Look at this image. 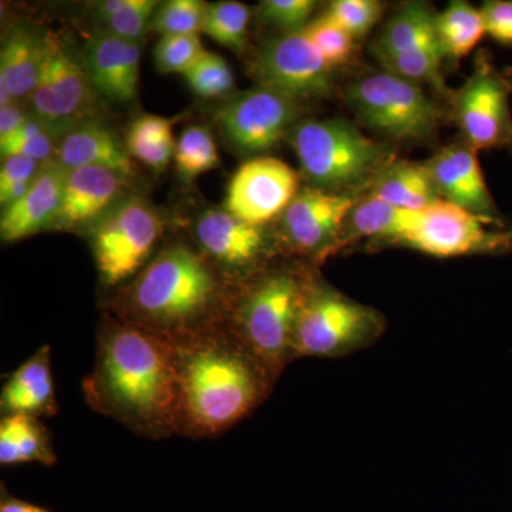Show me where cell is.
Here are the masks:
<instances>
[{"label": "cell", "mask_w": 512, "mask_h": 512, "mask_svg": "<svg viewBox=\"0 0 512 512\" xmlns=\"http://www.w3.org/2000/svg\"><path fill=\"white\" fill-rule=\"evenodd\" d=\"M375 325L372 311L338 292L306 286L292 357L332 356L355 345Z\"/></svg>", "instance_id": "cell-9"}, {"label": "cell", "mask_w": 512, "mask_h": 512, "mask_svg": "<svg viewBox=\"0 0 512 512\" xmlns=\"http://www.w3.org/2000/svg\"><path fill=\"white\" fill-rule=\"evenodd\" d=\"M57 457L49 431L37 417L8 414L0 419V464L53 466Z\"/></svg>", "instance_id": "cell-24"}, {"label": "cell", "mask_w": 512, "mask_h": 512, "mask_svg": "<svg viewBox=\"0 0 512 512\" xmlns=\"http://www.w3.org/2000/svg\"><path fill=\"white\" fill-rule=\"evenodd\" d=\"M356 201L345 192L322 188L299 191L284 212V232L293 248L319 252L333 244Z\"/></svg>", "instance_id": "cell-16"}, {"label": "cell", "mask_w": 512, "mask_h": 512, "mask_svg": "<svg viewBox=\"0 0 512 512\" xmlns=\"http://www.w3.org/2000/svg\"><path fill=\"white\" fill-rule=\"evenodd\" d=\"M443 59L440 45H429L410 50V52L382 57L379 60L386 67V72L416 84L430 83L436 89L443 90L444 83L441 77Z\"/></svg>", "instance_id": "cell-32"}, {"label": "cell", "mask_w": 512, "mask_h": 512, "mask_svg": "<svg viewBox=\"0 0 512 512\" xmlns=\"http://www.w3.org/2000/svg\"><path fill=\"white\" fill-rule=\"evenodd\" d=\"M251 73L258 86L296 101L322 99L333 89L332 67L303 30L264 43L251 62Z\"/></svg>", "instance_id": "cell-11"}, {"label": "cell", "mask_w": 512, "mask_h": 512, "mask_svg": "<svg viewBox=\"0 0 512 512\" xmlns=\"http://www.w3.org/2000/svg\"><path fill=\"white\" fill-rule=\"evenodd\" d=\"M299 101L269 87L237 94L218 110L215 120L237 150L264 153L288 137L296 126Z\"/></svg>", "instance_id": "cell-12"}, {"label": "cell", "mask_w": 512, "mask_h": 512, "mask_svg": "<svg viewBox=\"0 0 512 512\" xmlns=\"http://www.w3.org/2000/svg\"><path fill=\"white\" fill-rule=\"evenodd\" d=\"M204 52L200 36H163L154 49V59L161 73L184 76Z\"/></svg>", "instance_id": "cell-37"}, {"label": "cell", "mask_w": 512, "mask_h": 512, "mask_svg": "<svg viewBox=\"0 0 512 512\" xmlns=\"http://www.w3.org/2000/svg\"><path fill=\"white\" fill-rule=\"evenodd\" d=\"M512 84L484 60L458 90L454 113L466 144L490 150L512 144L510 94Z\"/></svg>", "instance_id": "cell-13"}, {"label": "cell", "mask_w": 512, "mask_h": 512, "mask_svg": "<svg viewBox=\"0 0 512 512\" xmlns=\"http://www.w3.org/2000/svg\"><path fill=\"white\" fill-rule=\"evenodd\" d=\"M127 3L128 0H104V2H100L96 8V19L99 20L101 25H104L126 8Z\"/></svg>", "instance_id": "cell-45"}, {"label": "cell", "mask_w": 512, "mask_h": 512, "mask_svg": "<svg viewBox=\"0 0 512 512\" xmlns=\"http://www.w3.org/2000/svg\"><path fill=\"white\" fill-rule=\"evenodd\" d=\"M306 286L289 271H275L234 295L227 325L276 377L292 360L293 335Z\"/></svg>", "instance_id": "cell-5"}, {"label": "cell", "mask_w": 512, "mask_h": 512, "mask_svg": "<svg viewBox=\"0 0 512 512\" xmlns=\"http://www.w3.org/2000/svg\"><path fill=\"white\" fill-rule=\"evenodd\" d=\"M56 163L66 170L101 167L131 177L133 158L126 143L113 130L96 120L82 124L57 141Z\"/></svg>", "instance_id": "cell-22"}, {"label": "cell", "mask_w": 512, "mask_h": 512, "mask_svg": "<svg viewBox=\"0 0 512 512\" xmlns=\"http://www.w3.org/2000/svg\"><path fill=\"white\" fill-rule=\"evenodd\" d=\"M43 56L45 36L23 26H16L9 33L0 52V87L8 90L13 100L25 99L33 93Z\"/></svg>", "instance_id": "cell-23"}, {"label": "cell", "mask_w": 512, "mask_h": 512, "mask_svg": "<svg viewBox=\"0 0 512 512\" xmlns=\"http://www.w3.org/2000/svg\"><path fill=\"white\" fill-rule=\"evenodd\" d=\"M174 120L144 114L128 127L126 147L131 158L153 170L161 171L174 160L177 141L173 136Z\"/></svg>", "instance_id": "cell-28"}, {"label": "cell", "mask_w": 512, "mask_h": 512, "mask_svg": "<svg viewBox=\"0 0 512 512\" xmlns=\"http://www.w3.org/2000/svg\"><path fill=\"white\" fill-rule=\"evenodd\" d=\"M140 57L138 43L101 30L87 47V72L97 93L116 103L136 99Z\"/></svg>", "instance_id": "cell-20"}, {"label": "cell", "mask_w": 512, "mask_h": 512, "mask_svg": "<svg viewBox=\"0 0 512 512\" xmlns=\"http://www.w3.org/2000/svg\"><path fill=\"white\" fill-rule=\"evenodd\" d=\"M67 170L56 161L43 165L28 192L20 200L3 208L0 237L15 242L37 232L52 229L62 205Z\"/></svg>", "instance_id": "cell-19"}, {"label": "cell", "mask_w": 512, "mask_h": 512, "mask_svg": "<svg viewBox=\"0 0 512 512\" xmlns=\"http://www.w3.org/2000/svg\"><path fill=\"white\" fill-rule=\"evenodd\" d=\"M82 387L90 409L137 436L163 440L177 434L174 346L163 336L107 315Z\"/></svg>", "instance_id": "cell-1"}, {"label": "cell", "mask_w": 512, "mask_h": 512, "mask_svg": "<svg viewBox=\"0 0 512 512\" xmlns=\"http://www.w3.org/2000/svg\"><path fill=\"white\" fill-rule=\"evenodd\" d=\"M29 117L18 101L9 106L0 107V143H5L8 138L12 137Z\"/></svg>", "instance_id": "cell-43"}, {"label": "cell", "mask_w": 512, "mask_h": 512, "mask_svg": "<svg viewBox=\"0 0 512 512\" xmlns=\"http://www.w3.org/2000/svg\"><path fill=\"white\" fill-rule=\"evenodd\" d=\"M421 214L423 211L403 210L370 194L366 200L356 202L345 227L352 237L387 239L396 244L419 224Z\"/></svg>", "instance_id": "cell-26"}, {"label": "cell", "mask_w": 512, "mask_h": 512, "mask_svg": "<svg viewBox=\"0 0 512 512\" xmlns=\"http://www.w3.org/2000/svg\"><path fill=\"white\" fill-rule=\"evenodd\" d=\"M303 32L332 69L348 62L355 49V37L326 13L318 19L311 20Z\"/></svg>", "instance_id": "cell-36"}, {"label": "cell", "mask_w": 512, "mask_h": 512, "mask_svg": "<svg viewBox=\"0 0 512 512\" xmlns=\"http://www.w3.org/2000/svg\"><path fill=\"white\" fill-rule=\"evenodd\" d=\"M348 101L366 126L392 140H424L440 126V107L419 84L390 72L357 80Z\"/></svg>", "instance_id": "cell-7"}, {"label": "cell", "mask_w": 512, "mask_h": 512, "mask_svg": "<svg viewBox=\"0 0 512 512\" xmlns=\"http://www.w3.org/2000/svg\"><path fill=\"white\" fill-rule=\"evenodd\" d=\"M436 35L444 57L467 56L485 35L481 10L468 2H451L436 16Z\"/></svg>", "instance_id": "cell-29"}, {"label": "cell", "mask_w": 512, "mask_h": 512, "mask_svg": "<svg viewBox=\"0 0 512 512\" xmlns=\"http://www.w3.org/2000/svg\"><path fill=\"white\" fill-rule=\"evenodd\" d=\"M163 235V220L141 197L121 198L96 224L90 241L101 284L119 288L150 262Z\"/></svg>", "instance_id": "cell-6"}, {"label": "cell", "mask_w": 512, "mask_h": 512, "mask_svg": "<svg viewBox=\"0 0 512 512\" xmlns=\"http://www.w3.org/2000/svg\"><path fill=\"white\" fill-rule=\"evenodd\" d=\"M218 150L208 128L192 126L184 130L175 146L174 161L178 174L192 181L217 167Z\"/></svg>", "instance_id": "cell-31"}, {"label": "cell", "mask_w": 512, "mask_h": 512, "mask_svg": "<svg viewBox=\"0 0 512 512\" xmlns=\"http://www.w3.org/2000/svg\"><path fill=\"white\" fill-rule=\"evenodd\" d=\"M299 192V175L284 161L256 157L232 175L225 210L258 227L284 214Z\"/></svg>", "instance_id": "cell-14"}, {"label": "cell", "mask_w": 512, "mask_h": 512, "mask_svg": "<svg viewBox=\"0 0 512 512\" xmlns=\"http://www.w3.org/2000/svg\"><path fill=\"white\" fill-rule=\"evenodd\" d=\"M0 512H52L46 508L39 507L28 501L20 500V498L13 497L12 494L6 490L5 485L2 484L0 488Z\"/></svg>", "instance_id": "cell-44"}, {"label": "cell", "mask_w": 512, "mask_h": 512, "mask_svg": "<svg viewBox=\"0 0 512 512\" xmlns=\"http://www.w3.org/2000/svg\"><path fill=\"white\" fill-rule=\"evenodd\" d=\"M487 35L512 46V0H490L480 8Z\"/></svg>", "instance_id": "cell-42"}, {"label": "cell", "mask_w": 512, "mask_h": 512, "mask_svg": "<svg viewBox=\"0 0 512 512\" xmlns=\"http://www.w3.org/2000/svg\"><path fill=\"white\" fill-rule=\"evenodd\" d=\"M234 295L207 256L171 244L120 289L111 311L174 343L227 322Z\"/></svg>", "instance_id": "cell-3"}, {"label": "cell", "mask_w": 512, "mask_h": 512, "mask_svg": "<svg viewBox=\"0 0 512 512\" xmlns=\"http://www.w3.org/2000/svg\"><path fill=\"white\" fill-rule=\"evenodd\" d=\"M56 150V138L35 116H30L12 137L8 138L5 143H0L2 158L26 157L39 164L55 161Z\"/></svg>", "instance_id": "cell-35"}, {"label": "cell", "mask_w": 512, "mask_h": 512, "mask_svg": "<svg viewBox=\"0 0 512 512\" xmlns=\"http://www.w3.org/2000/svg\"><path fill=\"white\" fill-rule=\"evenodd\" d=\"M251 12L248 6L235 0L211 3L205 15L202 32L218 45L241 52L247 45Z\"/></svg>", "instance_id": "cell-30"}, {"label": "cell", "mask_w": 512, "mask_h": 512, "mask_svg": "<svg viewBox=\"0 0 512 512\" xmlns=\"http://www.w3.org/2000/svg\"><path fill=\"white\" fill-rule=\"evenodd\" d=\"M59 412L55 380L52 372V353L42 346L12 375L8 376L0 393V413L26 416L53 417Z\"/></svg>", "instance_id": "cell-21"}, {"label": "cell", "mask_w": 512, "mask_h": 512, "mask_svg": "<svg viewBox=\"0 0 512 512\" xmlns=\"http://www.w3.org/2000/svg\"><path fill=\"white\" fill-rule=\"evenodd\" d=\"M192 92L202 99H220L234 90L235 79L228 63L221 56L205 50L184 74Z\"/></svg>", "instance_id": "cell-34"}, {"label": "cell", "mask_w": 512, "mask_h": 512, "mask_svg": "<svg viewBox=\"0 0 512 512\" xmlns=\"http://www.w3.org/2000/svg\"><path fill=\"white\" fill-rule=\"evenodd\" d=\"M436 16L427 5L412 3L400 9L384 26L375 45L379 59L410 52L419 47L439 45Z\"/></svg>", "instance_id": "cell-27"}, {"label": "cell", "mask_w": 512, "mask_h": 512, "mask_svg": "<svg viewBox=\"0 0 512 512\" xmlns=\"http://www.w3.org/2000/svg\"><path fill=\"white\" fill-rule=\"evenodd\" d=\"M156 0H128L126 8L104 23V32L138 43L148 30L158 8Z\"/></svg>", "instance_id": "cell-38"}, {"label": "cell", "mask_w": 512, "mask_h": 512, "mask_svg": "<svg viewBox=\"0 0 512 512\" xmlns=\"http://www.w3.org/2000/svg\"><path fill=\"white\" fill-rule=\"evenodd\" d=\"M303 173L326 191L375 181L394 163V151L340 119L299 121L288 136Z\"/></svg>", "instance_id": "cell-4"}, {"label": "cell", "mask_w": 512, "mask_h": 512, "mask_svg": "<svg viewBox=\"0 0 512 512\" xmlns=\"http://www.w3.org/2000/svg\"><path fill=\"white\" fill-rule=\"evenodd\" d=\"M427 167L441 200L500 222L474 148L466 143L443 148L431 158Z\"/></svg>", "instance_id": "cell-17"}, {"label": "cell", "mask_w": 512, "mask_h": 512, "mask_svg": "<svg viewBox=\"0 0 512 512\" xmlns=\"http://www.w3.org/2000/svg\"><path fill=\"white\" fill-rule=\"evenodd\" d=\"M126 175L101 167L67 170L63 200L52 229L72 231L99 221L120 201Z\"/></svg>", "instance_id": "cell-18"}, {"label": "cell", "mask_w": 512, "mask_h": 512, "mask_svg": "<svg viewBox=\"0 0 512 512\" xmlns=\"http://www.w3.org/2000/svg\"><path fill=\"white\" fill-rule=\"evenodd\" d=\"M208 5L201 0H170L158 6L150 30L163 36H198Z\"/></svg>", "instance_id": "cell-33"}, {"label": "cell", "mask_w": 512, "mask_h": 512, "mask_svg": "<svg viewBox=\"0 0 512 512\" xmlns=\"http://www.w3.org/2000/svg\"><path fill=\"white\" fill-rule=\"evenodd\" d=\"M326 15L357 39L379 22L382 5L375 0H335L330 3Z\"/></svg>", "instance_id": "cell-39"}, {"label": "cell", "mask_w": 512, "mask_h": 512, "mask_svg": "<svg viewBox=\"0 0 512 512\" xmlns=\"http://www.w3.org/2000/svg\"><path fill=\"white\" fill-rule=\"evenodd\" d=\"M97 96L87 67L62 39L46 35L39 79L29 97L32 116L59 141L74 128L94 121Z\"/></svg>", "instance_id": "cell-8"}, {"label": "cell", "mask_w": 512, "mask_h": 512, "mask_svg": "<svg viewBox=\"0 0 512 512\" xmlns=\"http://www.w3.org/2000/svg\"><path fill=\"white\" fill-rule=\"evenodd\" d=\"M43 165L26 157L3 158L0 167V204L3 208L20 200L28 192Z\"/></svg>", "instance_id": "cell-40"}, {"label": "cell", "mask_w": 512, "mask_h": 512, "mask_svg": "<svg viewBox=\"0 0 512 512\" xmlns=\"http://www.w3.org/2000/svg\"><path fill=\"white\" fill-rule=\"evenodd\" d=\"M495 224L500 222L439 200L423 211L419 224L396 244L436 258L508 251L512 248V231L488 229V225Z\"/></svg>", "instance_id": "cell-10"}, {"label": "cell", "mask_w": 512, "mask_h": 512, "mask_svg": "<svg viewBox=\"0 0 512 512\" xmlns=\"http://www.w3.org/2000/svg\"><path fill=\"white\" fill-rule=\"evenodd\" d=\"M372 195L409 211H424L441 200L427 164L396 161L373 181Z\"/></svg>", "instance_id": "cell-25"}, {"label": "cell", "mask_w": 512, "mask_h": 512, "mask_svg": "<svg viewBox=\"0 0 512 512\" xmlns=\"http://www.w3.org/2000/svg\"><path fill=\"white\" fill-rule=\"evenodd\" d=\"M173 346L180 436H221L258 407L275 379L227 322Z\"/></svg>", "instance_id": "cell-2"}, {"label": "cell", "mask_w": 512, "mask_h": 512, "mask_svg": "<svg viewBox=\"0 0 512 512\" xmlns=\"http://www.w3.org/2000/svg\"><path fill=\"white\" fill-rule=\"evenodd\" d=\"M315 8L312 0H265L259 5V16L286 33L301 32L311 23Z\"/></svg>", "instance_id": "cell-41"}, {"label": "cell", "mask_w": 512, "mask_h": 512, "mask_svg": "<svg viewBox=\"0 0 512 512\" xmlns=\"http://www.w3.org/2000/svg\"><path fill=\"white\" fill-rule=\"evenodd\" d=\"M200 252L234 285L261 264L266 251L264 227L249 224L227 210H208L195 225Z\"/></svg>", "instance_id": "cell-15"}]
</instances>
